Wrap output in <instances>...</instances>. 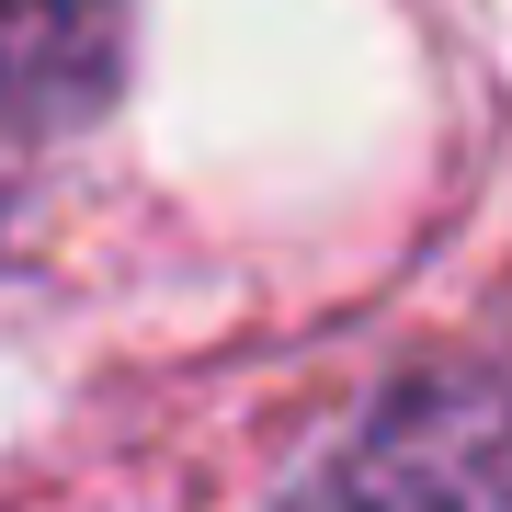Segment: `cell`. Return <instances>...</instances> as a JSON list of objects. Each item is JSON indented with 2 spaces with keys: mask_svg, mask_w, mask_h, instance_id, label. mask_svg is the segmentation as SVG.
I'll return each mask as SVG.
<instances>
[{
  "mask_svg": "<svg viewBox=\"0 0 512 512\" xmlns=\"http://www.w3.org/2000/svg\"><path fill=\"white\" fill-rule=\"evenodd\" d=\"M296 512H512V376L467 353L399 376Z\"/></svg>",
  "mask_w": 512,
  "mask_h": 512,
  "instance_id": "obj_1",
  "label": "cell"
},
{
  "mask_svg": "<svg viewBox=\"0 0 512 512\" xmlns=\"http://www.w3.org/2000/svg\"><path fill=\"white\" fill-rule=\"evenodd\" d=\"M126 69V0H0V126H80Z\"/></svg>",
  "mask_w": 512,
  "mask_h": 512,
  "instance_id": "obj_2",
  "label": "cell"
}]
</instances>
